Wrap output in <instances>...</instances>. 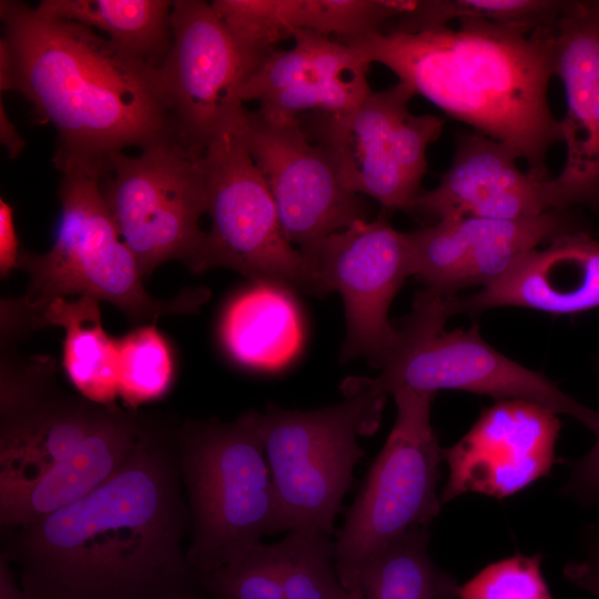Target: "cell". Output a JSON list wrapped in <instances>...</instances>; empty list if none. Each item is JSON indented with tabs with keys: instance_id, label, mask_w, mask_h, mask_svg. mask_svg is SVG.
Returning a JSON list of instances; mask_svg holds the SVG:
<instances>
[{
	"instance_id": "cell-1",
	"label": "cell",
	"mask_w": 599,
	"mask_h": 599,
	"mask_svg": "<svg viewBox=\"0 0 599 599\" xmlns=\"http://www.w3.org/2000/svg\"><path fill=\"white\" fill-rule=\"evenodd\" d=\"M179 426L154 415L130 456L81 499L1 529V555L27 599H184L200 596L183 540L190 511Z\"/></svg>"
},
{
	"instance_id": "cell-2",
	"label": "cell",
	"mask_w": 599,
	"mask_h": 599,
	"mask_svg": "<svg viewBox=\"0 0 599 599\" xmlns=\"http://www.w3.org/2000/svg\"><path fill=\"white\" fill-rule=\"evenodd\" d=\"M0 90L20 92L53 125L61 174H105L110 158L179 135L158 69L120 50L92 28L2 0Z\"/></svg>"
},
{
	"instance_id": "cell-3",
	"label": "cell",
	"mask_w": 599,
	"mask_h": 599,
	"mask_svg": "<svg viewBox=\"0 0 599 599\" xmlns=\"http://www.w3.org/2000/svg\"><path fill=\"white\" fill-rule=\"evenodd\" d=\"M457 28L376 32L339 40L380 63L449 116L506 145L527 172L548 179L550 148L562 142L549 105L555 27L532 30L481 19Z\"/></svg>"
},
{
	"instance_id": "cell-4",
	"label": "cell",
	"mask_w": 599,
	"mask_h": 599,
	"mask_svg": "<svg viewBox=\"0 0 599 599\" xmlns=\"http://www.w3.org/2000/svg\"><path fill=\"white\" fill-rule=\"evenodd\" d=\"M100 177L61 174L58 196L61 220L52 247L44 254L21 251L17 268L29 275L26 293L1 301L2 337H22L41 328L57 298L79 294L106 301L140 324L164 315L193 313L205 300L201 288L184 290L171 300L151 296L138 263L121 240L101 193Z\"/></svg>"
},
{
	"instance_id": "cell-5",
	"label": "cell",
	"mask_w": 599,
	"mask_h": 599,
	"mask_svg": "<svg viewBox=\"0 0 599 599\" xmlns=\"http://www.w3.org/2000/svg\"><path fill=\"white\" fill-rule=\"evenodd\" d=\"M177 443L190 511L186 555L197 573L290 531L265 457L263 414L247 410L229 423L187 419Z\"/></svg>"
},
{
	"instance_id": "cell-6",
	"label": "cell",
	"mask_w": 599,
	"mask_h": 599,
	"mask_svg": "<svg viewBox=\"0 0 599 599\" xmlns=\"http://www.w3.org/2000/svg\"><path fill=\"white\" fill-rule=\"evenodd\" d=\"M344 399L314 410L275 405L263 414L265 455L290 530L331 536L334 521L365 455L359 436L379 427L386 394L372 378L351 377L341 386Z\"/></svg>"
},
{
	"instance_id": "cell-7",
	"label": "cell",
	"mask_w": 599,
	"mask_h": 599,
	"mask_svg": "<svg viewBox=\"0 0 599 599\" xmlns=\"http://www.w3.org/2000/svg\"><path fill=\"white\" fill-rule=\"evenodd\" d=\"M426 288L398 326L395 348L372 378L376 390L408 389L436 394L441 389L486 395L496 400H525L571 416L598 434L599 413L564 393L542 373L508 358L480 335L479 327L447 331L449 296Z\"/></svg>"
},
{
	"instance_id": "cell-8",
	"label": "cell",
	"mask_w": 599,
	"mask_h": 599,
	"mask_svg": "<svg viewBox=\"0 0 599 599\" xmlns=\"http://www.w3.org/2000/svg\"><path fill=\"white\" fill-rule=\"evenodd\" d=\"M392 396L394 426L334 542L338 577L354 599H365L368 565L409 529L429 527L441 508L436 489L443 448L430 422L435 395L402 389Z\"/></svg>"
},
{
	"instance_id": "cell-9",
	"label": "cell",
	"mask_w": 599,
	"mask_h": 599,
	"mask_svg": "<svg viewBox=\"0 0 599 599\" xmlns=\"http://www.w3.org/2000/svg\"><path fill=\"white\" fill-rule=\"evenodd\" d=\"M114 153L100 180L101 193L121 240L142 276L172 260L199 273L206 233L204 151L180 135L140 150Z\"/></svg>"
},
{
	"instance_id": "cell-10",
	"label": "cell",
	"mask_w": 599,
	"mask_h": 599,
	"mask_svg": "<svg viewBox=\"0 0 599 599\" xmlns=\"http://www.w3.org/2000/svg\"><path fill=\"white\" fill-rule=\"evenodd\" d=\"M203 164L211 229L199 273L225 267L255 284L317 295L306 258L285 237L272 194L238 134L211 141Z\"/></svg>"
},
{
	"instance_id": "cell-11",
	"label": "cell",
	"mask_w": 599,
	"mask_h": 599,
	"mask_svg": "<svg viewBox=\"0 0 599 599\" xmlns=\"http://www.w3.org/2000/svg\"><path fill=\"white\" fill-rule=\"evenodd\" d=\"M302 254L317 295L336 291L343 298L347 335L342 358L363 356L380 368L398 339V328L388 319L392 301L412 276L406 233L395 230L383 211Z\"/></svg>"
},
{
	"instance_id": "cell-12",
	"label": "cell",
	"mask_w": 599,
	"mask_h": 599,
	"mask_svg": "<svg viewBox=\"0 0 599 599\" xmlns=\"http://www.w3.org/2000/svg\"><path fill=\"white\" fill-rule=\"evenodd\" d=\"M235 133L272 194L285 237L301 252L367 220V204L345 187L325 149L307 136L300 120L272 121L246 110Z\"/></svg>"
},
{
	"instance_id": "cell-13",
	"label": "cell",
	"mask_w": 599,
	"mask_h": 599,
	"mask_svg": "<svg viewBox=\"0 0 599 599\" xmlns=\"http://www.w3.org/2000/svg\"><path fill=\"white\" fill-rule=\"evenodd\" d=\"M170 23L172 43L158 69L159 85L179 135L205 150L244 123L242 62L211 3L175 0Z\"/></svg>"
},
{
	"instance_id": "cell-14",
	"label": "cell",
	"mask_w": 599,
	"mask_h": 599,
	"mask_svg": "<svg viewBox=\"0 0 599 599\" xmlns=\"http://www.w3.org/2000/svg\"><path fill=\"white\" fill-rule=\"evenodd\" d=\"M49 356L6 357L0 379V481L34 478L72 454L110 405L58 383Z\"/></svg>"
},
{
	"instance_id": "cell-15",
	"label": "cell",
	"mask_w": 599,
	"mask_h": 599,
	"mask_svg": "<svg viewBox=\"0 0 599 599\" xmlns=\"http://www.w3.org/2000/svg\"><path fill=\"white\" fill-rule=\"evenodd\" d=\"M558 414L525 400H496L470 429L441 449L448 479L441 506L476 493L505 499L547 476L557 461Z\"/></svg>"
},
{
	"instance_id": "cell-16",
	"label": "cell",
	"mask_w": 599,
	"mask_h": 599,
	"mask_svg": "<svg viewBox=\"0 0 599 599\" xmlns=\"http://www.w3.org/2000/svg\"><path fill=\"white\" fill-rule=\"evenodd\" d=\"M502 143L478 132L457 138L449 169L436 187L418 194L408 210L436 217L515 220L564 210L554 179L524 172Z\"/></svg>"
},
{
	"instance_id": "cell-17",
	"label": "cell",
	"mask_w": 599,
	"mask_h": 599,
	"mask_svg": "<svg viewBox=\"0 0 599 599\" xmlns=\"http://www.w3.org/2000/svg\"><path fill=\"white\" fill-rule=\"evenodd\" d=\"M555 75L566 95L565 164L554 181L565 210L599 207V19L568 1L555 26Z\"/></svg>"
},
{
	"instance_id": "cell-18",
	"label": "cell",
	"mask_w": 599,
	"mask_h": 599,
	"mask_svg": "<svg viewBox=\"0 0 599 599\" xmlns=\"http://www.w3.org/2000/svg\"><path fill=\"white\" fill-rule=\"evenodd\" d=\"M414 91L403 82L370 92L352 110L313 112L300 123L307 136L325 149L347 190L377 201L384 211L408 210L419 194L404 177L390 154L396 124L409 112Z\"/></svg>"
},
{
	"instance_id": "cell-19",
	"label": "cell",
	"mask_w": 599,
	"mask_h": 599,
	"mask_svg": "<svg viewBox=\"0 0 599 599\" xmlns=\"http://www.w3.org/2000/svg\"><path fill=\"white\" fill-rule=\"evenodd\" d=\"M495 307L554 315L599 308V241L589 230L564 234L526 255L495 283L449 297L451 316Z\"/></svg>"
},
{
	"instance_id": "cell-20",
	"label": "cell",
	"mask_w": 599,
	"mask_h": 599,
	"mask_svg": "<svg viewBox=\"0 0 599 599\" xmlns=\"http://www.w3.org/2000/svg\"><path fill=\"white\" fill-rule=\"evenodd\" d=\"M152 417L110 405L100 424L67 458L34 478L0 481L1 529L41 519L106 481L130 456Z\"/></svg>"
},
{
	"instance_id": "cell-21",
	"label": "cell",
	"mask_w": 599,
	"mask_h": 599,
	"mask_svg": "<svg viewBox=\"0 0 599 599\" xmlns=\"http://www.w3.org/2000/svg\"><path fill=\"white\" fill-rule=\"evenodd\" d=\"M226 353L238 364L256 368H278L297 353L302 327L297 307L288 290L255 284L227 305L220 325Z\"/></svg>"
},
{
	"instance_id": "cell-22",
	"label": "cell",
	"mask_w": 599,
	"mask_h": 599,
	"mask_svg": "<svg viewBox=\"0 0 599 599\" xmlns=\"http://www.w3.org/2000/svg\"><path fill=\"white\" fill-rule=\"evenodd\" d=\"M466 261L458 290L488 286L507 274L541 244L579 230H589L570 210H550L515 220L463 217Z\"/></svg>"
},
{
	"instance_id": "cell-23",
	"label": "cell",
	"mask_w": 599,
	"mask_h": 599,
	"mask_svg": "<svg viewBox=\"0 0 599 599\" xmlns=\"http://www.w3.org/2000/svg\"><path fill=\"white\" fill-rule=\"evenodd\" d=\"M99 300L82 295L75 301L54 300L41 327L64 329L62 364L72 385L85 398L113 405L119 396L118 344L104 331Z\"/></svg>"
},
{
	"instance_id": "cell-24",
	"label": "cell",
	"mask_w": 599,
	"mask_h": 599,
	"mask_svg": "<svg viewBox=\"0 0 599 599\" xmlns=\"http://www.w3.org/2000/svg\"><path fill=\"white\" fill-rule=\"evenodd\" d=\"M167 0H43L37 11L99 29L120 50L159 69L172 43Z\"/></svg>"
},
{
	"instance_id": "cell-25",
	"label": "cell",
	"mask_w": 599,
	"mask_h": 599,
	"mask_svg": "<svg viewBox=\"0 0 599 599\" xmlns=\"http://www.w3.org/2000/svg\"><path fill=\"white\" fill-rule=\"evenodd\" d=\"M428 527L412 528L392 541L365 569V599H458L460 586L435 564Z\"/></svg>"
},
{
	"instance_id": "cell-26",
	"label": "cell",
	"mask_w": 599,
	"mask_h": 599,
	"mask_svg": "<svg viewBox=\"0 0 599 599\" xmlns=\"http://www.w3.org/2000/svg\"><path fill=\"white\" fill-rule=\"evenodd\" d=\"M290 50H275L244 81L243 102H260L301 83L369 68L370 63L355 49L321 33L300 30Z\"/></svg>"
},
{
	"instance_id": "cell-27",
	"label": "cell",
	"mask_w": 599,
	"mask_h": 599,
	"mask_svg": "<svg viewBox=\"0 0 599 599\" xmlns=\"http://www.w3.org/2000/svg\"><path fill=\"white\" fill-rule=\"evenodd\" d=\"M566 0H423L394 21L393 30L417 32L447 27L461 19H481L532 30L554 28L564 13Z\"/></svg>"
},
{
	"instance_id": "cell-28",
	"label": "cell",
	"mask_w": 599,
	"mask_h": 599,
	"mask_svg": "<svg viewBox=\"0 0 599 599\" xmlns=\"http://www.w3.org/2000/svg\"><path fill=\"white\" fill-rule=\"evenodd\" d=\"M410 6L406 0H278L282 24L293 38L309 30L338 40L382 32Z\"/></svg>"
},
{
	"instance_id": "cell-29",
	"label": "cell",
	"mask_w": 599,
	"mask_h": 599,
	"mask_svg": "<svg viewBox=\"0 0 599 599\" xmlns=\"http://www.w3.org/2000/svg\"><path fill=\"white\" fill-rule=\"evenodd\" d=\"M273 550L285 599H354L338 577L328 535L290 530Z\"/></svg>"
},
{
	"instance_id": "cell-30",
	"label": "cell",
	"mask_w": 599,
	"mask_h": 599,
	"mask_svg": "<svg viewBox=\"0 0 599 599\" xmlns=\"http://www.w3.org/2000/svg\"><path fill=\"white\" fill-rule=\"evenodd\" d=\"M119 396L130 408L163 397L174 376L171 348L154 324L116 339Z\"/></svg>"
},
{
	"instance_id": "cell-31",
	"label": "cell",
	"mask_w": 599,
	"mask_h": 599,
	"mask_svg": "<svg viewBox=\"0 0 599 599\" xmlns=\"http://www.w3.org/2000/svg\"><path fill=\"white\" fill-rule=\"evenodd\" d=\"M369 68L286 88L258 103L264 118L290 122L306 112L342 113L354 109L372 92L367 81Z\"/></svg>"
},
{
	"instance_id": "cell-32",
	"label": "cell",
	"mask_w": 599,
	"mask_h": 599,
	"mask_svg": "<svg viewBox=\"0 0 599 599\" xmlns=\"http://www.w3.org/2000/svg\"><path fill=\"white\" fill-rule=\"evenodd\" d=\"M197 587L213 599H285L273 545L263 542L234 561L197 573Z\"/></svg>"
},
{
	"instance_id": "cell-33",
	"label": "cell",
	"mask_w": 599,
	"mask_h": 599,
	"mask_svg": "<svg viewBox=\"0 0 599 599\" xmlns=\"http://www.w3.org/2000/svg\"><path fill=\"white\" fill-rule=\"evenodd\" d=\"M541 561L516 554L490 564L460 586L458 599H552Z\"/></svg>"
},
{
	"instance_id": "cell-34",
	"label": "cell",
	"mask_w": 599,
	"mask_h": 599,
	"mask_svg": "<svg viewBox=\"0 0 599 599\" xmlns=\"http://www.w3.org/2000/svg\"><path fill=\"white\" fill-rule=\"evenodd\" d=\"M444 120L433 114L408 113L394 128L390 138L393 161L407 180L418 191L426 171V151L441 133Z\"/></svg>"
},
{
	"instance_id": "cell-35",
	"label": "cell",
	"mask_w": 599,
	"mask_h": 599,
	"mask_svg": "<svg viewBox=\"0 0 599 599\" xmlns=\"http://www.w3.org/2000/svg\"><path fill=\"white\" fill-rule=\"evenodd\" d=\"M565 491L582 504L599 506V432L595 446L575 464Z\"/></svg>"
},
{
	"instance_id": "cell-36",
	"label": "cell",
	"mask_w": 599,
	"mask_h": 599,
	"mask_svg": "<svg viewBox=\"0 0 599 599\" xmlns=\"http://www.w3.org/2000/svg\"><path fill=\"white\" fill-rule=\"evenodd\" d=\"M564 576L575 587L599 596V534L590 538L582 560L570 561L565 566Z\"/></svg>"
},
{
	"instance_id": "cell-37",
	"label": "cell",
	"mask_w": 599,
	"mask_h": 599,
	"mask_svg": "<svg viewBox=\"0 0 599 599\" xmlns=\"http://www.w3.org/2000/svg\"><path fill=\"white\" fill-rule=\"evenodd\" d=\"M19 243L13 221V209L0 200V273L6 277L18 266Z\"/></svg>"
},
{
	"instance_id": "cell-38",
	"label": "cell",
	"mask_w": 599,
	"mask_h": 599,
	"mask_svg": "<svg viewBox=\"0 0 599 599\" xmlns=\"http://www.w3.org/2000/svg\"><path fill=\"white\" fill-rule=\"evenodd\" d=\"M0 599H27L12 565L0 556Z\"/></svg>"
},
{
	"instance_id": "cell-39",
	"label": "cell",
	"mask_w": 599,
	"mask_h": 599,
	"mask_svg": "<svg viewBox=\"0 0 599 599\" xmlns=\"http://www.w3.org/2000/svg\"><path fill=\"white\" fill-rule=\"evenodd\" d=\"M0 140L11 158H17L24 148V140L7 115L2 101L0 103Z\"/></svg>"
},
{
	"instance_id": "cell-40",
	"label": "cell",
	"mask_w": 599,
	"mask_h": 599,
	"mask_svg": "<svg viewBox=\"0 0 599 599\" xmlns=\"http://www.w3.org/2000/svg\"><path fill=\"white\" fill-rule=\"evenodd\" d=\"M590 12L599 19V0L585 1Z\"/></svg>"
},
{
	"instance_id": "cell-41",
	"label": "cell",
	"mask_w": 599,
	"mask_h": 599,
	"mask_svg": "<svg viewBox=\"0 0 599 599\" xmlns=\"http://www.w3.org/2000/svg\"><path fill=\"white\" fill-rule=\"evenodd\" d=\"M184 599H202L200 596H192V597H187V598H184Z\"/></svg>"
}]
</instances>
